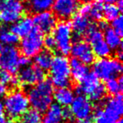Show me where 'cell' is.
<instances>
[{"instance_id":"1","label":"cell","mask_w":123,"mask_h":123,"mask_svg":"<svg viewBox=\"0 0 123 123\" xmlns=\"http://www.w3.org/2000/svg\"><path fill=\"white\" fill-rule=\"evenodd\" d=\"M54 88L49 79H44L31 86L28 90L27 98L30 105L39 112H45L52 104Z\"/></svg>"},{"instance_id":"2","label":"cell","mask_w":123,"mask_h":123,"mask_svg":"<svg viewBox=\"0 0 123 123\" xmlns=\"http://www.w3.org/2000/svg\"><path fill=\"white\" fill-rule=\"evenodd\" d=\"M3 105L5 114L11 120L20 118L30 107L27 95L24 91L19 89L9 92L4 98Z\"/></svg>"},{"instance_id":"3","label":"cell","mask_w":123,"mask_h":123,"mask_svg":"<svg viewBox=\"0 0 123 123\" xmlns=\"http://www.w3.org/2000/svg\"><path fill=\"white\" fill-rule=\"evenodd\" d=\"M51 82L53 86L57 88L68 87L70 84V65L69 60L63 55L53 56L52 62L50 67Z\"/></svg>"},{"instance_id":"4","label":"cell","mask_w":123,"mask_h":123,"mask_svg":"<svg viewBox=\"0 0 123 123\" xmlns=\"http://www.w3.org/2000/svg\"><path fill=\"white\" fill-rule=\"evenodd\" d=\"M77 93L87 97L91 102H99L105 98L106 90L105 85L94 73L89 72L83 80L79 82L77 87Z\"/></svg>"},{"instance_id":"5","label":"cell","mask_w":123,"mask_h":123,"mask_svg":"<svg viewBox=\"0 0 123 123\" xmlns=\"http://www.w3.org/2000/svg\"><path fill=\"white\" fill-rule=\"evenodd\" d=\"M121 60L114 57L99 58L93 63V73L99 79L107 81L117 78L122 72Z\"/></svg>"},{"instance_id":"6","label":"cell","mask_w":123,"mask_h":123,"mask_svg":"<svg viewBox=\"0 0 123 123\" xmlns=\"http://www.w3.org/2000/svg\"><path fill=\"white\" fill-rule=\"evenodd\" d=\"M52 31V36L56 41V49L61 53V55H68L72 48L74 35L70 22L62 20L59 23H56Z\"/></svg>"},{"instance_id":"7","label":"cell","mask_w":123,"mask_h":123,"mask_svg":"<svg viewBox=\"0 0 123 123\" xmlns=\"http://www.w3.org/2000/svg\"><path fill=\"white\" fill-rule=\"evenodd\" d=\"M19 51L14 46H5L0 43V68L14 74L19 71Z\"/></svg>"},{"instance_id":"8","label":"cell","mask_w":123,"mask_h":123,"mask_svg":"<svg viewBox=\"0 0 123 123\" xmlns=\"http://www.w3.org/2000/svg\"><path fill=\"white\" fill-rule=\"evenodd\" d=\"M86 35L88 43L90 46L94 56L99 58H105L111 56V50L105 41L103 32L97 26L93 25Z\"/></svg>"},{"instance_id":"9","label":"cell","mask_w":123,"mask_h":123,"mask_svg":"<svg viewBox=\"0 0 123 123\" xmlns=\"http://www.w3.org/2000/svg\"><path fill=\"white\" fill-rule=\"evenodd\" d=\"M43 41L44 36L42 33L36 29H34L28 36L22 38V41L19 44L20 52L26 57H35L38 53L42 51L44 46Z\"/></svg>"},{"instance_id":"10","label":"cell","mask_w":123,"mask_h":123,"mask_svg":"<svg viewBox=\"0 0 123 123\" xmlns=\"http://www.w3.org/2000/svg\"><path fill=\"white\" fill-rule=\"evenodd\" d=\"M25 6L20 0L9 2L0 1V20L5 24H14L24 15Z\"/></svg>"},{"instance_id":"11","label":"cell","mask_w":123,"mask_h":123,"mask_svg":"<svg viewBox=\"0 0 123 123\" xmlns=\"http://www.w3.org/2000/svg\"><path fill=\"white\" fill-rule=\"evenodd\" d=\"M70 105V111L74 116V120L77 121L78 123L85 120L93 119L94 107L92 102L87 97L78 94L74 97Z\"/></svg>"},{"instance_id":"12","label":"cell","mask_w":123,"mask_h":123,"mask_svg":"<svg viewBox=\"0 0 123 123\" xmlns=\"http://www.w3.org/2000/svg\"><path fill=\"white\" fill-rule=\"evenodd\" d=\"M44 79H46V72L36 66L22 68L17 77L18 83L25 87H31Z\"/></svg>"},{"instance_id":"13","label":"cell","mask_w":123,"mask_h":123,"mask_svg":"<svg viewBox=\"0 0 123 123\" xmlns=\"http://www.w3.org/2000/svg\"><path fill=\"white\" fill-rule=\"evenodd\" d=\"M79 8L78 0H55L51 9L56 17L60 18L62 20H66L75 15Z\"/></svg>"},{"instance_id":"14","label":"cell","mask_w":123,"mask_h":123,"mask_svg":"<svg viewBox=\"0 0 123 123\" xmlns=\"http://www.w3.org/2000/svg\"><path fill=\"white\" fill-rule=\"evenodd\" d=\"M70 53L74 58L79 60L86 66L94 63L95 58L89 43L82 40H78L72 45Z\"/></svg>"},{"instance_id":"15","label":"cell","mask_w":123,"mask_h":123,"mask_svg":"<svg viewBox=\"0 0 123 123\" xmlns=\"http://www.w3.org/2000/svg\"><path fill=\"white\" fill-rule=\"evenodd\" d=\"M32 20L36 29L42 34H49L56 25V17L50 11L35 14Z\"/></svg>"},{"instance_id":"16","label":"cell","mask_w":123,"mask_h":123,"mask_svg":"<svg viewBox=\"0 0 123 123\" xmlns=\"http://www.w3.org/2000/svg\"><path fill=\"white\" fill-rule=\"evenodd\" d=\"M102 108L106 114L111 116L115 121L121 120L123 113V102L121 94L108 98L105 101Z\"/></svg>"},{"instance_id":"17","label":"cell","mask_w":123,"mask_h":123,"mask_svg":"<svg viewBox=\"0 0 123 123\" xmlns=\"http://www.w3.org/2000/svg\"><path fill=\"white\" fill-rule=\"evenodd\" d=\"M70 25L73 33H74L78 37H80L87 34L93 24L90 22V19L89 18L78 14L72 17Z\"/></svg>"},{"instance_id":"18","label":"cell","mask_w":123,"mask_h":123,"mask_svg":"<svg viewBox=\"0 0 123 123\" xmlns=\"http://www.w3.org/2000/svg\"><path fill=\"white\" fill-rule=\"evenodd\" d=\"M32 18L29 16H23L22 18L12 25L10 31L17 36L18 38H24L28 36L35 29Z\"/></svg>"},{"instance_id":"19","label":"cell","mask_w":123,"mask_h":123,"mask_svg":"<svg viewBox=\"0 0 123 123\" xmlns=\"http://www.w3.org/2000/svg\"><path fill=\"white\" fill-rule=\"evenodd\" d=\"M63 108L57 104H51L45 111L41 123H63Z\"/></svg>"},{"instance_id":"20","label":"cell","mask_w":123,"mask_h":123,"mask_svg":"<svg viewBox=\"0 0 123 123\" xmlns=\"http://www.w3.org/2000/svg\"><path fill=\"white\" fill-rule=\"evenodd\" d=\"M75 94L72 89L69 87L57 88L53 93V99L56 100V104L59 105L60 106H68L72 104Z\"/></svg>"},{"instance_id":"21","label":"cell","mask_w":123,"mask_h":123,"mask_svg":"<svg viewBox=\"0 0 123 123\" xmlns=\"http://www.w3.org/2000/svg\"><path fill=\"white\" fill-rule=\"evenodd\" d=\"M69 65H70V76L74 79V80L77 82L82 81L83 79L89 73L87 66L75 58H73L71 61H69Z\"/></svg>"},{"instance_id":"22","label":"cell","mask_w":123,"mask_h":123,"mask_svg":"<svg viewBox=\"0 0 123 123\" xmlns=\"http://www.w3.org/2000/svg\"><path fill=\"white\" fill-rule=\"evenodd\" d=\"M104 39L111 51H118L121 48V36L108 26L104 31Z\"/></svg>"},{"instance_id":"23","label":"cell","mask_w":123,"mask_h":123,"mask_svg":"<svg viewBox=\"0 0 123 123\" xmlns=\"http://www.w3.org/2000/svg\"><path fill=\"white\" fill-rule=\"evenodd\" d=\"M55 0H27V8L34 14L49 11Z\"/></svg>"},{"instance_id":"24","label":"cell","mask_w":123,"mask_h":123,"mask_svg":"<svg viewBox=\"0 0 123 123\" xmlns=\"http://www.w3.org/2000/svg\"><path fill=\"white\" fill-rule=\"evenodd\" d=\"M53 56L51 51L47 50H42L41 52H39L35 56L34 62L36 64V67L42 69L46 72V70H49L50 67L52 62Z\"/></svg>"},{"instance_id":"25","label":"cell","mask_w":123,"mask_h":123,"mask_svg":"<svg viewBox=\"0 0 123 123\" xmlns=\"http://www.w3.org/2000/svg\"><path fill=\"white\" fill-rule=\"evenodd\" d=\"M122 78L121 76L107 80L105 85L106 92L109 93L111 96L121 94V92L122 91Z\"/></svg>"},{"instance_id":"26","label":"cell","mask_w":123,"mask_h":123,"mask_svg":"<svg viewBox=\"0 0 123 123\" xmlns=\"http://www.w3.org/2000/svg\"><path fill=\"white\" fill-rule=\"evenodd\" d=\"M19 42V38L10 31L0 27V43L5 46H14Z\"/></svg>"},{"instance_id":"27","label":"cell","mask_w":123,"mask_h":123,"mask_svg":"<svg viewBox=\"0 0 123 123\" xmlns=\"http://www.w3.org/2000/svg\"><path fill=\"white\" fill-rule=\"evenodd\" d=\"M121 9L116 4H109L103 6V17L107 21L112 22L121 15Z\"/></svg>"},{"instance_id":"28","label":"cell","mask_w":123,"mask_h":123,"mask_svg":"<svg viewBox=\"0 0 123 123\" xmlns=\"http://www.w3.org/2000/svg\"><path fill=\"white\" fill-rule=\"evenodd\" d=\"M41 112L34 109H29L19 120V123H41Z\"/></svg>"},{"instance_id":"29","label":"cell","mask_w":123,"mask_h":123,"mask_svg":"<svg viewBox=\"0 0 123 123\" xmlns=\"http://www.w3.org/2000/svg\"><path fill=\"white\" fill-rule=\"evenodd\" d=\"M88 18L94 20H100L103 18V4L99 1L90 2V9Z\"/></svg>"},{"instance_id":"30","label":"cell","mask_w":123,"mask_h":123,"mask_svg":"<svg viewBox=\"0 0 123 123\" xmlns=\"http://www.w3.org/2000/svg\"><path fill=\"white\" fill-rule=\"evenodd\" d=\"M116 121L108 116L102 107H98L93 112V123H115Z\"/></svg>"},{"instance_id":"31","label":"cell","mask_w":123,"mask_h":123,"mask_svg":"<svg viewBox=\"0 0 123 123\" xmlns=\"http://www.w3.org/2000/svg\"><path fill=\"white\" fill-rule=\"evenodd\" d=\"M0 84H4L7 87V85L16 86L19 84L17 78L13 76L11 74L6 72V71H0Z\"/></svg>"},{"instance_id":"32","label":"cell","mask_w":123,"mask_h":123,"mask_svg":"<svg viewBox=\"0 0 123 123\" xmlns=\"http://www.w3.org/2000/svg\"><path fill=\"white\" fill-rule=\"evenodd\" d=\"M111 29H112L116 33H117L120 36H122V35H123V20H122V17H121V15L111 22Z\"/></svg>"},{"instance_id":"33","label":"cell","mask_w":123,"mask_h":123,"mask_svg":"<svg viewBox=\"0 0 123 123\" xmlns=\"http://www.w3.org/2000/svg\"><path fill=\"white\" fill-rule=\"evenodd\" d=\"M43 45L46 47L47 51H51V50L56 49V41H55V39L52 35H47L44 38Z\"/></svg>"},{"instance_id":"34","label":"cell","mask_w":123,"mask_h":123,"mask_svg":"<svg viewBox=\"0 0 123 123\" xmlns=\"http://www.w3.org/2000/svg\"><path fill=\"white\" fill-rule=\"evenodd\" d=\"M0 123H14L13 120L9 119L6 116L5 111H4V105L3 102L0 101Z\"/></svg>"},{"instance_id":"35","label":"cell","mask_w":123,"mask_h":123,"mask_svg":"<svg viewBox=\"0 0 123 123\" xmlns=\"http://www.w3.org/2000/svg\"><path fill=\"white\" fill-rule=\"evenodd\" d=\"M63 120H64V121H67V122H68V123H72L75 121L72 112H71L70 109H68V108L63 109Z\"/></svg>"},{"instance_id":"36","label":"cell","mask_w":123,"mask_h":123,"mask_svg":"<svg viewBox=\"0 0 123 123\" xmlns=\"http://www.w3.org/2000/svg\"><path fill=\"white\" fill-rule=\"evenodd\" d=\"M31 58L29 57H26L25 56H20L19 60V67H22V68H26V67H29L31 66Z\"/></svg>"},{"instance_id":"37","label":"cell","mask_w":123,"mask_h":123,"mask_svg":"<svg viewBox=\"0 0 123 123\" xmlns=\"http://www.w3.org/2000/svg\"><path fill=\"white\" fill-rule=\"evenodd\" d=\"M6 93H7V87L4 86V84H0V99H2L5 96Z\"/></svg>"},{"instance_id":"38","label":"cell","mask_w":123,"mask_h":123,"mask_svg":"<svg viewBox=\"0 0 123 123\" xmlns=\"http://www.w3.org/2000/svg\"><path fill=\"white\" fill-rule=\"evenodd\" d=\"M98 1L100 2L101 4L105 3L106 4H116L117 2H119L120 0H98Z\"/></svg>"},{"instance_id":"39","label":"cell","mask_w":123,"mask_h":123,"mask_svg":"<svg viewBox=\"0 0 123 123\" xmlns=\"http://www.w3.org/2000/svg\"><path fill=\"white\" fill-rule=\"evenodd\" d=\"M78 1H81V2H84V3H87V2H90L91 0H78Z\"/></svg>"},{"instance_id":"40","label":"cell","mask_w":123,"mask_h":123,"mask_svg":"<svg viewBox=\"0 0 123 123\" xmlns=\"http://www.w3.org/2000/svg\"><path fill=\"white\" fill-rule=\"evenodd\" d=\"M0 1H3V2H9V1H14V0H0Z\"/></svg>"},{"instance_id":"41","label":"cell","mask_w":123,"mask_h":123,"mask_svg":"<svg viewBox=\"0 0 123 123\" xmlns=\"http://www.w3.org/2000/svg\"><path fill=\"white\" fill-rule=\"evenodd\" d=\"M115 123H122V121H121V120H119V121H116Z\"/></svg>"},{"instance_id":"42","label":"cell","mask_w":123,"mask_h":123,"mask_svg":"<svg viewBox=\"0 0 123 123\" xmlns=\"http://www.w3.org/2000/svg\"><path fill=\"white\" fill-rule=\"evenodd\" d=\"M0 21H1V20H0Z\"/></svg>"}]
</instances>
